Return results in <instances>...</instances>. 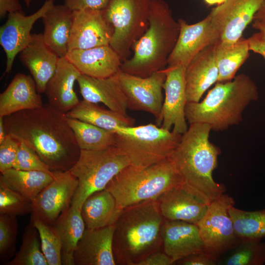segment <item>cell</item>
Returning <instances> with one entry per match:
<instances>
[{
    "label": "cell",
    "instance_id": "d6986e66",
    "mask_svg": "<svg viewBox=\"0 0 265 265\" xmlns=\"http://www.w3.org/2000/svg\"><path fill=\"white\" fill-rule=\"evenodd\" d=\"M165 219L197 224L205 214L208 205L183 184L162 194L158 199Z\"/></svg>",
    "mask_w": 265,
    "mask_h": 265
},
{
    "label": "cell",
    "instance_id": "74e56055",
    "mask_svg": "<svg viewBox=\"0 0 265 265\" xmlns=\"http://www.w3.org/2000/svg\"><path fill=\"white\" fill-rule=\"evenodd\" d=\"M32 212V201L0 181V214L23 216Z\"/></svg>",
    "mask_w": 265,
    "mask_h": 265
},
{
    "label": "cell",
    "instance_id": "f1b7e54d",
    "mask_svg": "<svg viewBox=\"0 0 265 265\" xmlns=\"http://www.w3.org/2000/svg\"><path fill=\"white\" fill-rule=\"evenodd\" d=\"M53 226L62 244V265H75L74 253L86 229L80 209L71 205L61 213Z\"/></svg>",
    "mask_w": 265,
    "mask_h": 265
},
{
    "label": "cell",
    "instance_id": "4dcf8cb0",
    "mask_svg": "<svg viewBox=\"0 0 265 265\" xmlns=\"http://www.w3.org/2000/svg\"><path fill=\"white\" fill-rule=\"evenodd\" d=\"M250 49L247 39L241 37L234 43L218 41L215 45V59L218 69V82L233 80L248 57Z\"/></svg>",
    "mask_w": 265,
    "mask_h": 265
},
{
    "label": "cell",
    "instance_id": "ba28073f",
    "mask_svg": "<svg viewBox=\"0 0 265 265\" xmlns=\"http://www.w3.org/2000/svg\"><path fill=\"white\" fill-rule=\"evenodd\" d=\"M129 165L127 158L115 146L99 150H80L78 161L69 170L78 181L71 205L80 209L87 197L105 189Z\"/></svg>",
    "mask_w": 265,
    "mask_h": 265
},
{
    "label": "cell",
    "instance_id": "f35d334b",
    "mask_svg": "<svg viewBox=\"0 0 265 265\" xmlns=\"http://www.w3.org/2000/svg\"><path fill=\"white\" fill-rule=\"evenodd\" d=\"M18 232L16 216L0 214V260L6 263L13 257Z\"/></svg>",
    "mask_w": 265,
    "mask_h": 265
},
{
    "label": "cell",
    "instance_id": "8992f818",
    "mask_svg": "<svg viewBox=\"0 0 265 265\" xmlns=\"http://www.w3.org/2000/svg\"><path fill=\"white\" fill-rule=\"evenodd\" d=\"M183 183L170 157L146 167L129 165L108 184L106 189L115 199L120 210L139 203L157 200Z\"/></svg>",
    "mask_w": 265,
    "mask_h": 265
},
{
    "label": "cell",
    "instance_id": "816d5d0a",
    "mask_svg": "<svg viewBox=\"0 0 265 265\" xmlns=\"http://www.w3.org/2000/svg\"><path fill=\"white\" fill-rule=\"evenodd\" d=\"M27 7H29L33 0H23Z\"/></svg>",
    "mask_w": 265,
    "mask_h": 265
},
{
    "label": "cell",
    "instance_id": "f6af8a7d",
    "mask_svg": "<svg viewBox=\"0 0 265 265\" xmlns=\"http://www.w3.org/2000/svg\"><path fill=\"white\" fill-rule=\"evenodd\" d=\"M250 51L261 54L265 59V32L259 31L247 39Z\"/></svg>",
    "mask_w": 265,
    "mask_h": 265
},
{
    "label": "cell",
    "instance_id": "ac0fdd59",
    "mask_svg": "<svg viewBox=\"0 0 265 265\" xmlns=\"http://www.w3.org/2000/svg\"><path fill=\"white\" fill-rule=\"evenodd\" d=\"M161 235L163 251L175 264L188 256L205 251L196 224L165 219Z\"/></svg>",
    "mask_w": 265,
    "mask_h": 265
},
{
    "label": "cell",
    "instance_id": "484cf974",
    "mask_svg": "<svg viewBox=\"0 0 265 265\" xmlns=\"http://www.w3.org/2000/svg\"><path fill=\"white\" fill-rule=\"evenodd\" d=\"M40 94L31 76L17 73L0 94V117L42 106Z\"/></svg>",
    "mask_w": 265,
    "mask_h": 265
},
{
    "label": "cell",
    "instance_id": "83f0119b",
    "mask_svg": "<svg viewBox=\"0 0 265 265\" xmlns=\"http://www.w3.org/2000/svg\"><path fill=\"white\" fill-rule=\"evenodd\" d=\"M122 210L118 208L115 199L106 188L90 194L80 208L85 228L88 229L114 225Z\"/></svg>",
    "mask_w": 265,
    "mask_h": 265
},
{
    "label": "cell",
    "instance_id": "d590c367",
    "mask_svg": "<svg viewBox=\"0 0 265 265\" xmlns=\"http://www.w3.org/2000/svg\"><path fill=\"white\" fill-rule=\"evenodd\" d=\"M221 261L224 265H263L265 263V242L261 238L241 240Z\"/></svg>",
    "mask_w": 265,
    "mask_h": 265
},
{
    "label": "cell",
    "instance_id": "cb8c5ba5",
    "mask_svg": "<svg viewBox=\"0 0 265 265\" xmlns=\"http://www.w3.org/2000/svg\"><path fill=\"white\" fill-rule=\"evenodd\" d=\"M80 72L65 57H60L56 70L46 85L44 93L48 104L66 114L80 103L74 90Z\"/></svg>",
    "mask_w": 265,
    "mask_h": 265
},
{
    "label": "cell",
    "instance_id": "60d3db41",
    "mask_svg": "<svg viewBox=\"0 0 265 265\" xmlns=\"http://www.w3.org/2000/svg\"><path fill=\"white\" fill-rule=\"evenodd\" d=\"M19 141L9 134L0 143V171L14 167L18 153Z\"/></svg>",
    "mask_w": 265,
    "mask_h": 265
},
{
    "label": "cell",
    "instance_id": "2e32d148",
    "mask_svg": "<svg viewBox=\"0 0 265 265\" xmlns=\"http://www.w3.org/2000/svg\"><path fill=\"white\" fill-rule=\"evenodd\" d=\"M114 29L104 10L91 9L73 11L69 51L108 45Z\"/></svg>",
    "mask_w": 265,
    "mask_h": 265
},
{
    "label": "cell",
    "instance_id": "603a6c76",
    "mask_svg": "<svg viewBox=\"0 0 265 265\" xmlns=\"http://www.w3.org/2000/svg\"><path fill=\"white\" fill-rule=\"evenodd\" d=\"M59 58L45 43L42 33L32 34L29 44L19 53L20 61L29 71L40 94L44 93Z\"/></svg>",
    "mask_w": 265,
    "mask_h": 265
},
{
    "label": "cell",
    "instance_id": "f546056e",
    "mask_svg": "<svg viewBox=\"0 0 265 265\" xmlns=\"http://www.w3.org/2000/svg\"><path fill=\"white\" fill-rule=\"evenodd\" d=\"M67 117L78 119L101 128L116 132L120 128L133 126L135 120L98 104L80 101L73 109L66 114Z\"/></svg>",
    "mask_w": 265,
    "mask_h": 265
},
{
    "label": "cell",
    "instance_id": "5bb4252c",
    "mask_svg": "<svg viewBox=\"0 0 265 265\" xmlns=\"http://www.w3.org/2000/svg\"><path fill=\"white\" fill-rule=\"evenodd\" d=\"M178 22L180 32L168 57L165 68L167 69L186 67L198 53L219 41L218 35L212 24L209 14L194 24H188L182 19H179Z\"/></svg>",
    "mask_w": 265,
    "mask_h": 265
},
{
    "label": "cell",
    "instance_id": "3957f363",
    "mask_svg": "<svg viewBox=\"0 0 265 265\" xmlns=\"http://www.w3.org/2000/svg\"><path fill=\"white\" fill-rule=\"evenodd\" d=\"M164 221L157 200L124 209L114 224L112 246L116 265H138L160 250Z\"/></svg>",
    "mask_w": 265,
    "mask_h": 265
},
{
    "label": "cell",
    "instance_id": "7402d4cb",
    "mask_svg": "<svg viewBox=\"0 0 265 265\" xmlns=\"http://www.w3.org/2000/svg\"><path fill=\"white\" fill-rule=\"evenodd\" d=\"M216 43L201 51L186 67L187 103L199 102L204 93L218 82V69L215 54Z\"/></svg>",
    "mask_w": 265,
    "mask_h": 265
},
{
    "label": "cell",
    "instance_id": "ffe728a7",
    "mask_svg": "<svg viewBox=\"0 0 265 265\" xmlns=\"http://www.w3.org/2000/svg\"><path fill=\"white\" fill-rule=\"evenodd\" d=\"M115 225L85 229L74 253L75 265H115L113 251Z\"/></svg>",
    "mask_w": 265,
    "mask_h": 265
},
{
    "label": "cell",
    "instance_id": "7bdbcfd3",
    "mask_svg": "<svg viewBox=\"0 0 265 265\" xmlns=\"http://www.w3.org/2000/svg\"><path fill=\"white\" fill-rule=\"evenodd\" d=\"M217 259L206 252L193 254L176 262V264L180 265H215Z\"/></svg>",
    "mask_w": 265,
    "mask_h": 265
},
{
    "label": "cell",
    "instance_id": "bcb514c9",
    "mask_svg": "<svg viewBox=\"0 0 265 265\" xmlns=\"http://www.w3.org/2000/svg\"><path fill=\"white\" fill-rule=\"evenodd\" d=\"M24 13L19 0H0V17L3 18L6 14Z\"/></svg>",
    "mask_w": 265,
    "mask_h": 265
},
{
    "label": "cell",
    "instance_id": "681fc988",
    "mask_svg": "<svg viewBox=\"0 0 265 265\" xmlns=\"http://www.w3.org/2000/svg\"><path fill=\"white\" fill-rule=\"evenodd\" d=\"M252 26L254 28L258 29L259 31L265 32V22L253 20Z\"/></svg>",
    "mask_w": 265,
    "mask_h": 265
},
{
    "label": "cell",
    "instance_id": "e575fe53",
    "mask_svg": "<svg viewBox=\"0 0 265 265\" xmlns=\"http://www.w3.org/2000/svg\"><path fill=\"white\" fill-rule=\"evenodd\" d=\"M6 265H48L43 253L38 230L30 221L25 229L18 252Z\"/></svg>",
    "mask_w": 265,
    "mask_h": 265
},
{
    "label": "cell",
    "instance_id": "7dc6e473",
    "mask_svg": "<svg viewBox=\"0 0 265 265\" xmlns=\"http://www.w3.org/2000/svg\"><path fill=\"white\" fill-rule=\"evenodd\" d=\"M253 20L265 22V0H264L260 8L256 13Z\"/></svg>",
    "mask_w": 265,
    "mask_h": 265
},
{
    "label": "cell",
    "instance_id": "e0dca14e",
    "mask_svg": "<svg viewBox=\"0 0 265 265\" xmlns=\"http://www.w3.org/2000/svg\"><path fill=\"white\" fill-rule=\"evenodd\" d=\"M186 67L179 66L165 68L166 79L163 85L165 96L161 115V127L180 134L185 133L188 127L185 114L187 103Z\"/></svg>",
    "mask_w": 265,
    "mask_h": 265
},
{
    "label": "cell",
    "instance_id": "6da1fadb",
    "mask_svg": "<svg viewBox=\"0 0 265 265\" xmlns=\"http://www.w3.org/2000/svg\"><path fill=\"white\" fill-rule=\"evenodd\" d=\"M3 120L6 134L33 149L51 171H69L78 161L80 149L66 114L48 103Z\"/></svg>",
    "mask_w": 265,
    "mask_h": 265
},
{
    "label": "cell",
    "instance_id": "4316f807",
    "mask_svg": "<svg viewBox=\"0 0 265 265\" xmlns=\"http://www.w3.org/2000/svg\"><path fill=\"white\" fill-rule=\"evenodd\" d=\"M41 19L45 43L59 57H65L69 51L73 11L64 4H54Z\"/></svg>",
    "mask_w": 265,
    "mask_h": 265
},
{
    "label": "cell",
    "instance_id": "4fadbf2b",
    "mask_svg": "<svg viewBox=\"0 0 265 265\" xmlns=\"http://www.w3.org/2000/svg\"><path fill=\"white\" fill-rule=\"evenodd\" d=\"M264 0H226L213 7L209 14L219 40L234 43L253 22Z\"/></svg>",
    "mask_w": 265,
    "mask_h": 265
},
{
    "label": "cell",
    "instance_id": "d6a6232c",
    "mask_svg": "<svg viewBox=\"0 0 265 265\" xmlns=\"http://www.w3.org/2000/svg\"><path fill=\"white\" fill-rule=\"evenodd\" d=\"M80 150H99L116 145V133L92 124L67 117Z\"/></svg>",
    "mask_w": 265,
    "mask_h": 265
},
{
    "label": "cell",
    "instance_id": "9a60e30c",
    "mask_svg": "<svg viewBox=\"0 0 265 265\" xmlns=\"http://www.w3.org/2000/svg\"><path fill=\"white\" fill-rule=\"evenodd\" d=\"M53 5L54 0H46L31 15L26 16L21 12L8 14L6 22L0 27V44L6 58L4 74L10 72L17 55L30 42L34 24Z\"/></svg>",
    "mask_w": 265,
    "mask_h": 265
},
{
    "label": "cell",
    "instance_id": "30bf717a",
    "mask_svg": "<svg viewBox=\"0 0 265 265\" xmlns=\"http://www.w3.org/2000/svg\"><path fill=\"white\" fill-rule=\"evenodd\" d=\"M234 205V199L223 194L208 205L205 214L197 224L205 252L217 259L241 241L235 233L229 213V208Z\"/></svg>",
    "mask_w": 265,
    "mask_h": 265
},
{
    "label": "cell",
    "instance_id": "277c9868",
    "mask_svg": "<svg viewBox=\"0 0 265 265\" xmlns=\"http://www.w3.org/2000/svg\"><path fill=\"white\" fill-rule=\"evenodd\" d=\"M147 28L132 45V57L122 62L121 70L147 77L165 68L178 39L180 25L164 0H150Z\"/></svg>",
    "mask_w": 265,
    "mask_h": 265
},
{
    "label": "cell",
    "instance_id": "c3c4849f",
    "mask_svg": "<svg viewBox=\"0 0 265 265\" xmlns=\"http://www.w3.org/2000/svg\"><path fill=\"white\" fill-rule=\"evenodd\" d=\"M6 136L3 117H0V143L3 141Z\"/></svg>",
    "mask_w": 265,
    "mask_h": 265
},
{
    "label": "cell",
    "instance_id": "52a82bcc",
    "mask_svg": "<svg viewBox=\"0 0 265 265\" xmlns=\"http://www.w3.org/2000/svg\"><path fill=\"white\" fill-rule=\"evenodd\" d=\"M115 146L130 165L146 167L170 157L179 144L182 134L150 123L120 128Z\"/></svg>",
    "mask_w": 265,
    "mask_h": 265
},
{
    "label": "cell",
    "instance_id": "44dd1931",
    "mask_svg": "<svg viewBox=\"0 0 265 265\" xmlns=\"http://www.w3.org/2000/svg\"><path fill=\"white\" fill-rule=\"evenodd\" d=\"M65 57L81 74L95 78H105L121 70L122 61L109 45L68 51Z\"/></svg>",
    "mask_w": 265,
    "mask_h": 265
},
{
    "label": "cell",
    "instance_id": "7a4b0ae2",
    "mask_svg": "<svg viewBox=\"0 0 265 265\" xmlns=\"http://www.w3.org/2000/svg\"><path fill=\"white\" fill-rule=\"evenodd\" d=\"M210 126L190 124L170 158L183 184L208 205L224 194V185L216 182L212 173L218 165L220 148L210 142Z\"/></svg>",
    "mask_w": 265,
    "mask_h": 265
},
{
    "label": "cell",
    "instance_id": "9c48e42d",
    "mask_svg": "<svg viewBox=\"0 0 265 265\" xmlns=\"http://www.w3.org/2000/svg\"><path fill=\"white\" fill-rule=\"evenodd\" d=\"M150 0H109L104 11L113 26L109 45L122 61L130 57L132 45L149 25Z\"/></svg>",
    "mask_w": 265,
    "mask_h": 265
},
{
    "label": "cell",
    "instance_id": "d4e9b609",
    "mask_svg": "<svg viewBox=\"0 0 265 265\" xmlns=\"http://www.w3.org/2000/svg\"><path fill=\"white\" fill-rule=\"evenodd\" d=\"M77 81L83 100L95 104L102 103L109 109L128 115L127 99L117 74L105 78H95L81 74Z\"/></svg>",
    "mask_w": 265,
    "mask_h": 265
},
{
    "label": "cell",
    "instance_id": "836d02e7",
    "mask_svg": "<svg viewBox=\"0 0 265 265\" xmlns=\"http://www.w3.org/2000/svg\"><path fill=\"white\" fill-rule=\"evenodd\" d=\"M229 213L235 233L241 240L265 237V209L246 211L232 206Z\"/></svg>",
    "mask_w": 265,
    "mask_h": 265
},
{
    "label": "cell",
    "instance_id": "5b68a950",
    "mask_svg": "<svg viewBox=\"0 0 265 265\" xmlns=\"http://www.w3.org/2000/svg\"><path fill=\"white\" fill-rule=\"evenodd\" d=\"M258 97L255 83L240 74L231 80L217 82L202 101L187 103L186 118L189 124L204 123L212 131H223L239 124L246 107Z\"/></svg>",
    "mask_w": 265,
    "mask_h": 265
},
{
    "label": "cell",
    "instance_id": "1f68e13d",
    "mask_svg": "<svg viewBox=\"0 0 265 265\" xmlns=\"http://www.w3.org/2000/svg\"><path fill=\"white\" fill-rule=\"evenodd\" d=\"M53 174L39 171L9 169L1 173L0 181L12 189L32 201L55 177Z\"/></svg>",
    "mask_w": 265,
    "mask_h": 265
},
{
    "label": "cell",
    "instance_id": "8d00e7d4",
    "mask_svg": "<svg viewBox=\"0 0 265 265\" xmlns=\"http://www.w3.org/2000/svg\"><path fill=\"white\" fill-rule=\"evenodd\" d=\"M30 221L38 231L43 253L48 265H62V244L60 237L53 225L31 216Z\"/></svg>",
    "mask_w": 265,
    "mask_h": 265
},
{
    "label": "cell",
    "instance_id": "7c38bea8",
    "mask_svg": "<svg viewBox=\"0 0 265 265\" xmlns=\"http://www.w3.org/2000/svg\"><path fill=\"white\" fill-rule=\"evenodd\" d=\"M55 173L53 180L32 201L31 216L50 225L71 206L78 185L69 170Z\"/></svg>",
    "mask_w": 265,
    "mask_h": 265
},
{
    "label": "cell",
    "instance_id": "f907efd6",
    "mask_svg": "<svg viewBox=\"0 0 265 265\" xmlns=\"http://www.w3.org/2000/svg\"><path fill=\"white\" fill-rule=\"evenodd\" d=\"M226 0H203L204 2L209 6L218 5L222 4Z\"/></svg>",
    "mask_w": 265,
    "mask_h": 265
},
{
    "label": "cell",
    "instance_id": "ee69618b",
    "mask_svg": "<svg viewBox=\"0 0 265 265\" xmlns=\"http://www.w3.org/2000/svg\"><path fill=\"white\" fill-rule=\"evenodd\" d=\"M174 264L175 263L172 259L160 249L150 254L138 265H172Z\"/></svg>",
    "mask_w": 265,
    "mask_h": 265
},
{
    "label": "cell",
    "instance_id": "ab89813d",
    "mask_svg": "<svg viewBox=\"0 0 265 265\" xmlns=\"http://www.w3.org/2000/svg\"><path fill=\"white\" fill-rule=\"evenodd\" d=\"M18 141L19 147L14 168L22 170L42 171L50 174L54 173L33 149L24 142Z\"/></svg>",
    "mask_w": 265,
    "mask_h": 265
},
{
    "label": "cell",
    "instance_id": "8fae6325",
    "mask_svg": "<svg viewBox=\"0 0 265 265\" xmlns=\"http://www.w3.org/2000/svg\"><path fill=\"white\" fill-rule=\"evenodd\" d=\"M117 76L127 99L128 109L149 113L155 117L157 125H161L165 69L144 78L121 70L117 73Z\"/></svg>",
    "mask_w": 265,
    "mask_h": 265
},
{
    "label": "cell",
    "instance_id": "b9f144b4",
    "mask_svg": "<svg viewBox=\"0 0 265 265\" xmlns=\"http://www.w3.org/2000/svg\"><path fill=\"white\" fill-rule=\"evenodd\" d=\"M109 0H64V4L73 11L87 9L104 10Z\"/></svg>",
    "mask_w": 265,
    "mask_h": 265
}]
</instances>
